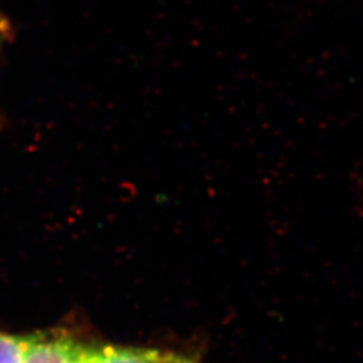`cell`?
<instances>
[{
  "instance_id": "2",
  "label": "cell",
  "mask_w": 363,
  "mask_h": 363,
  "mask_svg": "<svg viewBox=\"0 0 363 363\" xmlns=\"http://www.w3.org/2000/svg\"><path fill=\"white\" fill-rule=\"evenodd\" d=\"M166 355L156 351L105 347L96 349L91 363H163Z\"/></svg>"
},
{
  "instance_id": "4",
  "label": "cell",
  "mask_w": 363,
  "mask_h": 363,
  "mask_svg": "<svg viewBox=\"0 0 363 363\" xmlns=\"http://www.w3.org/2000/svg\"><path fill=\"white\" fill-rule=\"evenodd\" d=\"M9 33H10L9 22L0 15V46H1V43L4 42V39H6Z\"/></svg>"
},
{
  "instance_id": "1",
  "label": "cell",
  "mask_w": 363,
  "mask_h": 363,
  "mask_svg": "<svg viewBox=\"0 0 363 363\" xmlns=\"http://www.w3.org/2000/svg\"><path fill=\"white\" fill-rule=\"evenodd\" d=\"M96 349L67 337L38 340L30 347L23 363H91Z\"/></svg>"
},
{
  "instance_id": "3",
  "label": "cell",
  "mask_w": 363,
  "mask_h": 363,
  "mask_svg": "<svg viewBox=\"0 0 363 363\" xmlns=\"http://www.w3.org/2000/svg\"><path fill=\"white\" fill-rule=\"evenodd\" d=\"M38 339L37 335L0 334V363H23L30 347Z\"/></svg>"
},
{
  "instance_id": "5",
  "label": "cell",
  "mask_w": 363,
  "mask_h": 363,
  "mask_svg": "<svg viewBox=\"0 0 363 363\" xmlns=\"http://www.w3.org/2000/svg\"><path fill=\"white\" fill-rule=\"evenodd\" d=\"M163 363H191L187 359H183V358H175V357H166V359L163 361Z\"/></svg>"
}]
</instances>
